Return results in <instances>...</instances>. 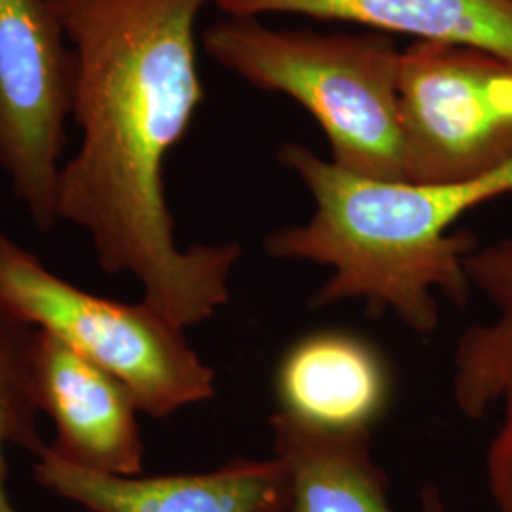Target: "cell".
I'll list each match as a JSON object with an SVG mask.
<instances>
[{"mask_svg":"<svg viewBox=\"0 0 512 512\" xmlns=\"http://www.w3.org/2000/svg\"><path fill=\"white\" fill-rule=\"evenodd\" d=\"M73 54L80 148L63 164L55 217L84 230L103 272L186 327L230 298L238 243L181 249L164 165L203 101L196 21L215 0H50Z\"/></svg>","mask_w":512,"mask_h":512,"instance_id":"cell-1","label":"cell"},{"mask_svg":"<svg viewBox=\"0 0 512 512\" xmlns=\"http://www.w3.org/2000/svg\"><path fill=\"white\" fill-rule=\"evenodd\" d=\"M277 158L310 192L313 213L274 230L264 249L329 268L315 308L361 300L427 336L439 327L437 291L458 306L469 300L465 256L476 239L452 228L478 205L512 194V162L461 183L418 184L351 175L300 143L283 145Z\"/></svg>","mask_w":512,"mask_h":512,"instance_id":"cell-2","label":"cell"},{"mask_svg":"<svg viewBox=\"0 0 512 512\" xmlns=\"http://www.w3.org/2000/svg\"><path fill=\"white\" fill-rule=\"evenodd\" d=\"M203 48L262 92L308 110L330 145V162L351 175L406 183L399 118L401 48L380 31L274 29L226 16L203 31Z\"/></svg>","mask_w":512,"mask_h":512,"instance_id":"cell-3","label":"cell"},{"mask_svg":"<svg viewBox=\"0 0 512 512\" xmlns=\"http://www.w3.org/2000/svg\"><path fill=\"white\" fill-rule=\"evenodd\" d=\"M0 315L42 330L128 387L141 414L167 418L217 393V374L184 329L145 300L78 289L0 230Z\"/></svg>","mask_w":512,"mask_h":512,"instance_id":"cell-4","label":"cell"},{"mask_svg":"<svg viewBox=\"0 0 512 512\" xmlns=\"http://www.w3.org/2000/svg\"><path fill=\"white\" fill-rule=\"evenodd\" d=\"M406 183H461L512 162V63L414 40L399 61Z\"/></svg>","mask_w":512,"mask_h":512,"instance_id":"cell-5","label":"cell"},{"mask_svg":"<svg viewBox=\"0 0 512 512\" xmlns=\"http://www.w3.org/2000/svg\"><path fill=\"white\" fill-rule=\"evenodd\" d=\"M73 54L50 0H0V169L52 230L71 118Z\"/></svg>","mask_w":512,"mask_h":512,"instance_id":"cell-6","label":"cell"},{"mask_svg":"<svg viewBox=\"0 0 512 512\" xmlns=\"http://www.w3.org/2000/svg\"><path fill=\"white\" fill-rule=\"evenodd\" d=\"M38 484L90 512H287L291 476L279 458H236L183 475L118 476L73 465L48 446Z\"/></svg>","mask_w":512,"mask_h":512,"instance_id":"cell-7","label":"cell"},{"mask_svg":"<svg viewBox=\"0 0 512 512\" xmlns=\"http://www.w3.org/2000/svg\"><path fill=\"white\" fill-rule=\"evenodd\" d=\"M35 370L40 412L54 421V454L97 473L143 475L141 410L126 385L38 329Z\"/></svg>","mask_w":512,"mask_h":512,"instance_id":"cell-8","label":"cell"},{"mask_svg":"<svg viewBox=\"0 0 512 512\" xmlns=\"http://www.w3.org/2000/svg\"><path fill=\"white\" fill-rule=\"evenodd\" d=\"M274 393L277 412L317 431L372 435L393 399V374L361 334L313 330L279 357Z\"/></svg>","mask_w":512,"mask_h":512,"instance_id":"cell-9","label":"cell"},{"mask_svg":"<svg viewBox=\"0 0 512 512\" xmlns=\"http://www.w3.org/2000/svg\"><path fill=\"white\" fill-rule=\"evenodd\" d=\"M230 18L298 14L368 31L461 44L512 63V0H215Z\"/></svg>","mask_w":512,"mask_h":512,"instance_id":"cell-10","label":"cell"},{"mask_svg":"<svg viewBox=\"0 0 512 512\" xmlns=\"http://www.w3.org/2000/svg\"><path fill=\"white\" fill-rule=\"evenodd\" d=\"M274 456L291 476L287 512H395L389 482L365 433H327L281 412L270 418ZM418 512H448L437 486L421 490Z\"/></svg>","mask_w":512,"mask_h":512,"instance_id":"cell-11","label":"cell"},{"mask_svg":"<svg viewBox=\"0 0 512 512\" xmlns=\"http://www.w3.org/2000/svg\"><path fill=\"white\" fill-rule=\"evenodd\" d=\"M465 274L494 306V319L461 334L452 363V395L465 418L478 420L512 385V232L465 256Z\"/></svg>","mask_w":512,"mask_h":512,"instance_id":"cell-12","label":"cell"},{"mask_svg":"<svg viewBox=\"0 0 512 512\" xmlns=\"http://www.w3.org/2000/svg\"><path fill=\"white\" fill-rule=\"evenodd\" d=\"M37 329L0 315V512H19L6 494L4 452L18 446L35 458L48 446L38 433Z\"/></svg>","mask_w":512,"mask_h":512,"instance_id":"cell-13","label":"cell"},{"mask_svg":"<svg viewBox=\"0 0 512 512\" xmlns=\"http://www.w3.org/2000/svg\"><path fill=\"white\" fill-rule=\"evenodd\" d=\"M501 403L505 414L486 456V476L495 507L512 512V385Z\"/></svg>","mask_w":512,"mask_h":512,"instance_id":"cell-14","label":"cell"}]
</instances>
